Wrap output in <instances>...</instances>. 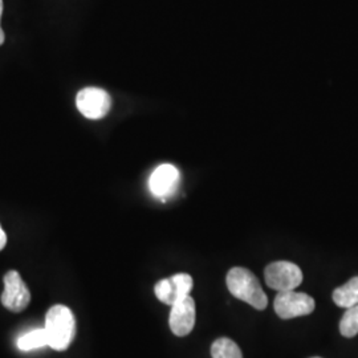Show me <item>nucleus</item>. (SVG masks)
I'll use <instances>...</instances> for the list:
<instances>
[{"label": "nucleus", "instance_id": "obj_18", "mask_svg": "<svg viewBox=\"0 0 358 358\" xmlns=\"http://www.w3.org/2000/svg\"><path fill=\"white\" fill-rule=\"evenodd\" d=\"M313 358H320V357H313Z\"/></svg>", "mask_w": 358, "mask_h": 358}, {"label": "nucleus", "instance_id": "obj_17", "mask_svg": "<svg viewBox=\"0 0 358 358\" xmlns=\"http://www.w3.org/2000/svg\"><path fill=\"white\" fill-rule=\"evenodd\" d=\"M1 15H3V0H0V20H1Z\"/></svg>", "mask_w": 358, "mask_h": 358}, {"label": "nucleus", "instance_id": "obj_12", "mask_svg": "<svg viewBox=\"0 0 358 358\" xmlns=\"http://www.w3.org/2000/svg\"><path fill=\"white\" fill-rule=\"evenodd\" d=\"M171 279V284H173V294H174V304L190 296L192 287H194V282L192 278L189 273H177L174 276L170 278Z\"/></svg>", "mask_w": 358, "mask_h": 358}, {"label": "nucleus", "instance_id": "obj_7", "mask_svg": "<svg viewBox=\"0 0 358 358\" xmlns=\"http://www.w3.org/2000/svg\"><path fill=\"white\" fill-rule=\"evenodd\" d=\"M180 183L179 170L174 165L164 164L154 170L149 178V190L155 198L166 201L178 190Z\"/></svg>", "mask_w": 358, "mask_h": 358}, {"label": "nucleus", "instance_id": "obj_10", "mask_svg": "<svg viewBox=\"0 0 358 358\" xmlns=\"http://www.w3.org/2000/svg\"><path fill=\"white\" fill-rule=\"evenodd\" d=\"M213 358H243L242 350L229 337H220L211 345Z\"/></svg>", "mask_w": 358, "mask_h": 358}, {"label": "nucleus", "instance_id": "obj_8", "mask_svg": "<svg viewBox=\"0 0 358 358\" xmlns=\"http://www.w3.org/2000/svg\"><path fill=\"white\" fill-rule=\"evenodd\" d=\"M169 325L171 332L178 337H185L192 332L195 325V301L187 296L171 306Z\"/></svg>", "mask_w": 358, "mask_h": 358}, {"label": "nucleus", "instance_id": "obj_3", "mask_svg": "<svg viewBox=\"0 0 358 358\" xmlns=\"http://www.w3.org/2000/svg\"><path fill=\"white\" fill-rule=\"evenodd\" d=\"M264 279L278 292L294 291L303 282V272L291 262H275L264 269Z\"/></svg>", "mask_w": 358, "mask_h": 358}, {"label": "nucleus", "instance_id": "obj_13", "mask_svg": "<svg viewBox=\"0 0 358 358\" xmlns=\"http://www.w3.org/2000/svg\"><path fill=\"white\" fill-rule=\"evenodd\" d=\"M340 332L346 338H352L358 334V304L346 309L340 321Z\"/></svg>", "mask_w": 358, "mask_h": 358}, {"label": "nucleus", "instance_id": "obj_6", "mask_svg": "<svg viewBox=\"0 0 358 358\" xmlns=\"http://www.w3.org/2000/svg\"><path fill=\"white\" fill-rule=\"evenodd\" d=\"M31 303V292L26 282L16 271H10L4 276V291L1 294V304L8 310L19 313Z\"/></svg>", "mask_w": 358, "mask_h": 358}, {"label": "nucleus", "instance_id": "obj_4", "mask_svg": "<svg viewBox=\"0 0 358 358\" xmlns=\"http://www.w3.org/2000/svg\"><path fill=\"white\" fill-rule=\"evenodd\" d=\"M315 300L309 294L294 291L278 292L273 301L275 312L282 320L310 315L315 310Z\"/></svg>", "mask_w": 358, "mask_h": 358}, {"label": "nucleus", "instance_id": "obj_9", "mask_svg": "<svg viewBox=\"0 0 358 358\" xmlns=\"http://www.w3.org/2000/svg\"><path fill=\"white\" fill-rule=\"evenodd\" d=\"M333 301L340 308L355 307L358 304V276L352 278L344 285L333 291Z\"/></svg>", "mask_w": 358, "mask_h": 358}, {"label": "nucleus", "instance_id": "obj_2", "mask_svg": "<svg viewBox=\"0 0 358 358\" xmlns=\"http://www.w3.org/2000/svg\"><path fill=\"white\" fill-rule=\"evenodd\" d=\"M227 288L231 294L257 310H263L268 306L267 294H264L260 282L250 269L235 267L227 273Z\"/></svg>", "mask_w": 358, "mask_h": 358}, {"label": "nucleus", "instance_id": "obj_1", "mask_svg": "<svg viewBox=\"0 0 358 358\" xmlns=\"http://www.w3.org/2000/svg\"><path fill=\"white\" fill-rule=\"evenodd\" d=\"M50 348L57 352H64L76 336V319L73 312L65 306H53L47 312L44 327Z\"/></svg>", "mask_w": 358, "mask_h": 358}, {"label": "nucleus", "instance_id": "obj_14", "mask_svg": "<svg viewBox=\"0 0 358 358\" xmlns=\"http://www.w3.org/2000/svg\"><path fill=\"white\" fill-rule=\"evenodd\" d=\"M154 292L159 301H162L166 306H173L174 304V294H173V284L171 279H162L155 284L154 287Z\"/></svg>", "mask_w": 358, "mask_h": 358}, {"label": "nucleus", "instance_id": "obj_5", "mask_svg": "<svg viewBox=\"0 0 358 358\" xmlns=\"http://www.w3.org/2000/svg\"><path fill=\"white\" fill-rule=\"evenodd\" d=\"M76 106L78 112L90 120H101L112 108V99L101 88H84L77 93Z\"/></svg>", "mask_w": 358, "mask_h": 358}, {"label": "nucleus", "instance_id": "obj_15", "mask_svg": "<svg viewBox=\"0 0 358 358\" xmlns=\"http://www.w3.org/2000/svg\"><path fill=\"white\" fill-rule=\"evenodd\" d=\"M6 244H7V235H6V232L3 231L1 226H0V251L6 247Z\"/></svg>", "mask_w": 358, "mask_h": 358}, {"label": "nucleus", "instance_id": "obj_16", "mask_svg": "<svg viewBox=\"0 0 358 358\" xmlns=\"http://www.w3.org/2000/svg\"><path fill=\"white\" fill-rule=\"evenodd\" d=\"M4 40H6V35H4V31H3L1 27H0V45H3Z\"/></svg>", "mask_w": 358, "mask_h": 358}, {"label": "nucleus", "instance_id": "obj_11", "mask_svg": "<svg viewBox=\"0 0 358 358\" xmlns=\"http://www.w3.org/2000/svg\"><path fill=\"white\" fill-rule=\"evenodd\" d=\"M44 346H50L48 336H47V332H45L44 328L26 333L17 340V348L23 352L35 350L38 348H44Z\"/></svg>", "mask_w": 358, "mask_h": 358}]
</instances>
